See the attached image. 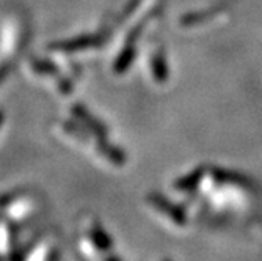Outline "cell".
I'll use <instances>...</instances> for the list:
<instances>
[{"label": "cell", "instance_id": "cell-1", "mask_svg": "<svg viewBox=\"0 0 262 261\" xmlns=\"http://www.w3.org/2000/svg\"><path fill=\"white\" fill-rule=\"evenodd\" d=\"M102 41H104V38L99 35L79 36V38L55 43L51 46V49L52 51H61V52H77V51H85V49H91V47H96V46L102 44Z\"/></svg>", "mask_w": 262, "mask_h": 261}, {"label": "cell", "instance_id": "cell-2", "mask_svg": "<svg viewBox=\"0 0 262 261\" xmlns=\"http://www.w3.org/2000/svg\"><path fill=\"white\" fill-rule=\"evenodd\" d=\"M148 198H149L151 205H152L156 209H159V212H162L163 216H166L168 219H171V220H173L174 224H178V225H185V222H187L185 212H184L179 206H176L174 203L168 202L165 197H162V195H159V194H151Z\"/></svg>", "mask_w": 262, "mask_h": 261}, {"label": "cell", "instance_id": "cell-3", "mask_svg": "<svg viewBox=\"0 0 262 261\" xmlns=\"http://www.w3.org/2000/svg\"><path fill=\"white\" fill-rule=\"evenodd\" d=\"M225 14L223 8H217V10H210L206 13H190L187 16H184L181 19V26L184 27H193V26H200V24L207 22L209 19H219Z\"/></svg>", "mask_w": 262, "mask_h": 261}, {"label": "cell", "instance_id": "cell-4", "mask_svg": "<svg viewBox=\"0 0 262 261\" xmlns=\"http://www.w3.org/2000/svg\"><path fill=\"white\" fill-rule=\"evenodd\" d=\"M204 175H206V169H196L195 172H192L190 175L179 178L174 183V189H176V191H181V192H190V191H193V189H196L198 184L203 181Z\"/></svg>", "mask_w": 262, "mask_h": 261}, {"label": "cell", "instance_id": "cell-5", "mask_svg": "<svg viewBox=\"0 0 262 261\" xmlns=\"http://www.w3.org/2000/svg\"><path fill=\"white\" fill-rule=\"evenodd\" d=\"M73 113L79 118L80 122H83V125H86L93 132H98V135H101V137L105 135L107 129L101 125L99 120H96L94 116H91L85 107H82V106H74V107H73Z\"/></svg>", "mask_w": 262, "mask_h": 261}, {"label": "cell", "instance_id": "cell-6", "mask_svg": "<svg viewBox=\"0 0 262 261\" xmlns=\"http://www.w3.org/2000/svg\"><path fill=\"white\" fill-rule=\"evenodd\" d=\"M137 57V47L135 44H126V47L123 49V52L118 55L115 65H113V69L116 74H123L126 73V69L132 65V62L135 60Z\"/></svg>", "mask_w": 262, "mask_h": 261}, {"label": "cell", "instance_id": "cell-7", "mask_svg": "<svg viewBox=\"0 0 262 261\" xmlns=\"http://www.w3.org/2000/svg\"><path fill=\"white\" fill-rule=\"evenodd\" d=\"M151 71H152V77L159 84H163V82H166V79H168V66H166V62H165L162 51H157L156 54H152Z\"/></svg>", "mask_w": 262, "mask_h": 261}, {"label": "cell", "instance_id": "cell-8", "mask_svg": "<svg viewBox=\"0 0 262 261\" xmlns=\"http://www.w3.org/2000/svg\"><path fill=\"white\" fill-rule=\"evenodd\" d=\"M99 151L115 165H124L126 164V154L121 150H118L116 147L107 144V142H104V140L99 144Z\"/></svg>", "mask_w": 262, "mask_h": 261}, {"label": "cell", "instance_id": "cell-9", "mask_svg": "<svg viewBox=\"0 0 262 261\" xmlns=\"http://www.w3.org/2000/svg\"><path fill=\"white\" fill-rule=\"evenodd\" d=\"M90 238L99 250H112V246H113L112 239L108 238V234L99 225L93 227V230L90 231Z\"/></svg>", "mask_w": 262, "mask_h": 261}, {"label": "cell", "instance_id": "cell-10", "mask_svg": "<svg viewBox=\"0 0 262 261\" xmlns=\"http://www.w3.org/2000/svg\"><path fill=\"white\" fill-rule=\"evenodd\" d=\"M32 68L39 74H49V76H58V69L54 63L46 62V60H39V58H33L32 60Z\"/></svg>", "mask_w": 262, "mask_h": 261}, {"label": "cell", "instance_id": "cell-11", "mask_svg": "<svg viewBox=\"0 0 262 261\" xmlns=\"http://www.w3.org/2000/svg\"><path fill=\"white\" fill-rule=\"evenodd\" d=\"M2 123H4V112L0 110V126H2Z\"/></svg>", "mask_w": 262, "mask_h": 261}]
</instances>
